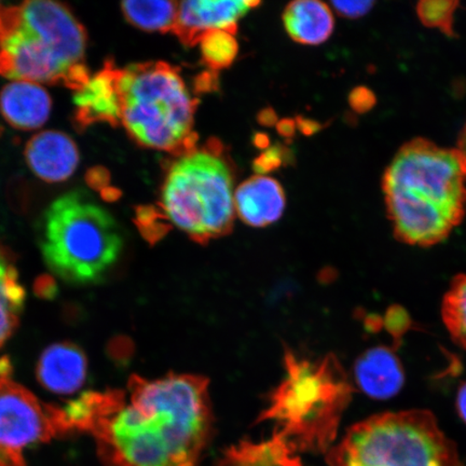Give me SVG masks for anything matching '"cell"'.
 <instances>
[{
    "label": "cell",
    "mask_w": 466,
    "mask_h": 466,
    "mask_svg": "<svg viewBox=\"0 0 466 466\" xmlns=\"http://www.w3.org/2000/svg\"><path fill=\"white\" fill-rule=\"evenodd\" d=\"M211 425L208 379L132 376L129 395L97 393L87 432L112 466H196Z\"/></svg>",
    "instance_id": "6da1fadb"
},
{
    "label": "cell",
    "mask_w": 466,
    "mask_h": 466,
    "mask_svg": "<svg viewBox=\"0 0 466 466\" xmlns=\"http://www.w3.org/2000/svg\"><path fill=\"white\" fill-rule=\"evenodd\" d=\"M382 189L396 238L413 247H433L465 217L466 160L458 149L412 139L390 163Z\"/></svg>",
    "instance_id": "7a4b0ae2"
},
{
    "label": "cell",
    "mask_w": 466,
    "mask_h": 466,
    "mask_svg": "<svg viewBox=\"0 0 466 466\" xmlns=\"http://www.w3.org/2000/svg\"><path fill=\"white\" fill-rule=\"evenodd\" d=\"M285 375L258 420L276 424V433L297 451L325 452L333 447L352 386L334 355L320 359L285 353Z\"/></svg>",
    "instance_id": "3957f363"
},
{
    "label": "cell",
    "mask_w": 466,
    "mask_h": 466,
    "mask_svg": "<svg viewBox=\"0 0 466 466\" xmlns=\"http://www.w3.org/2000/svg\"><path fill=\"white\" fill-rule=\"evenodd\" d=\"M232 167L218 139L177 156L161 189L160 212L168 225L207 243L229 233L235 219Z\"/></svg>",
    "instance_id": "277c9868"
},
{
    "label": "cell",
    "mask_w": 466,
    "mask_h": 466,
    "mask_svg": "<svg viewBox=\"0 0 466 466\" xmlns=\"http://www.w3.org/2000/svg\"><path fill=\"white\" fill-rule=\"evenodd\" d=\"M121 124L144 147L175 157L197 147L198 100L179 69L166 62L134 64L122 69Z\"/></svg>",
    "instance_id": "5b68a950"
},
{
    "label": "cell",
    "mask_w": 466,
    "mask_h": 466,
    "mask_svg": "<svg viewBox=\"0 0 466 466\" xmlns=\"http://www.w3.org/2000/svg\"><path fill=\"white\" fill-rule=\"evenodd\" d=\"M329 466H464L456 444L424 410L389 411L348 430Z\"/></svg>",
    "instance_id": "8992f818"
},
{
    "label": "cell",
    "mask_w": 466,
    "mask_h": 466,
    "mask_svg": "<svg viewBox=\"0 0 466 466\" xmlns=\"http://www.w3.org/2000/svg\"><path fill=\"white\" fill-rule=\"evenodd\" d=\"M122 244L112 215L78 192L58 198L46 213L44 258L64 281H100L118 259Z\"/></svg>",
    "instance_id": "52a82bcc"
},
{
    "label": "cell",
    "mask_w": 466,
    "mask_h": 466,
    "mask_svg": "<svg viewBox=\"0 0 466 466\" xmlns=\"http://www.w3.org/2000/svg\"><path fill=\"white\" fill-rule=\"evenodd\" d=\"M0 75L27 83L63 84L78 91L90 75L66 66L42 39L26 31L15 7L0 5Z\"/></svg>",
    "instance_id": "ba28073f"
},
{
    "label": "cell",
    "mask_w": 466,
    "mask_h": 466,
    "mask_svg": "<svg viewBox=\"0 0 466 466\" xmlns=\"http://www.w3.org/2000/svg\"><path fill=\"white\" fill-rule=\"evenodd\" d=\"M72 432L62 408L46 405L25 388L0 376V454L26 466L25 448Z\"/></svg>",
    "instance_id": "9c48e42d"
},
{
    "label": "cell",
    "mask_w": 466,
    "mask_h": 466,
    "mask_svg": "<svg viewBox=\"0 0 466 466\" xmlns=\"http://www.w3.org/2000/svg\"><path fill=\"white\" fill-rule=\"evenodd\" d=\"M15 11L21 25L48 45L67 66L86 68V33L67 8L35 0L17 5Z\"/></svg>",
    "instance_id": "30bf717a"
},
{
    "label": "cell",
    "mask_w": 466,
    "mask_h": 466,
    "mask_svg": "<svg viewBox=\"0 0 466 466\" xmlns=\"http://www.w3.org/2000/svg\"><path fill=\"white\" fill-rule=\"evenodd\" d=\"M259 5L258 2L241 0H187L178 3L177 25L172 32L182 44L188 46L199 44L204 35L212 31H226L236 35L238 21Z\"/></svg>",
    "instance_id": "8fae6325"
},
{
    "label": "cell",
    "mask_w": 466,
    "mask_h": 466,
    "mask_svg": "<svg viewBox=\"0 0 466 466\" xmlns=\"http://www.w3.org/2000/svg\"><path fill=\"white\" fill-rule=\"evenodd\" d=\"M122 69L107 62L104 69L95 77H90L86 84L76 91L75 105L77 107L76 120L81 127H87L96 122H107L116 127L121 122Z\"/></svg>",
    "instance_id": "7c38bea8"
},
{
    "label": "cell",
    "mask_w": 466,
    "mask_h": 466,
    "mask_svg": "<svg viewBox=\"0 0 466 466\" xmlns=\"http://www.w3.org/2000/svg\"><path fill=\"white\" fill-rule=\"evenodd\" d=\"M26 161L39 178L49 183L71 177L79 163L77 146L66 134L45 131L27 144Z\"/></svg>",
    "instance_id": "4fadbf2b"
},
{
    "label": "cell",
    "mask_w": 466,
    "mask_h": 466,
    "mask_svg": "<svg viewBox=\"0 0 466 466\" xmlns=\"http://www.w3.org/2000/svg\"><path fill=\"white\" fill-rule=\"evenodd\" d=\"M235 208L244 223L253 227L269 226L282 217L285 194L278 180L271 177H250L238 186Z\"/></svg>",
    "instance_id": "5bb4252c"
},
{
    "label": "cell",
    "mask_w": 466,
    "mask_h": 466,
    "mask_svg": "<svg viewBox=\"0 0 466 466\" xmlns=\"http://www.w3.org/2000/svg\"><path fill=\"white\" fill-rule=\"evenodd\" d=\"M86 359L72 343H57L46 349L37 366V378L46 389L57 394H71L83 386Z\"/></svg>",
    "instance_id": "9a60e30c"
},
{
    "label": "cell",
    "mask_w": 466,
    "mask_h": 466,
    "mask_svg": "<svg viewBox=\"0 0 466 466\" xmlns=\"http://www.w3.org/2000/svg\"><path fill=\"white\" fill-rule=\"evenodd\" d=\"M0 110L16 129L35 130L49 118L51 98L37 84L15 81L0 93Z\"/></svg>",
    "instance_id": "2e32d148"
},
{
    "label": "cell",
    "mask_w": 466,
    "mask_h": 466,
    "mask_svg": "<svg viewBox=\"0 0 466 466\" xmlns=\"http://www.w3.org/2000/svg\"><path fill=\"white\" fill-rule=\"evenodd\" d=\"M355 380L372 399H391L400 392L405 375L396 355L384 347L369 350L355 364Z\"/></svg>",
    "instance_id": "e0dca14e"
},
{
    "label": "cell",
    "mask_w": 466,
    "mask_h": 466,
    "mask_svg": "<svg viewBox=\"0 0 466 466\" xmlns=\"http://www.w3.org/2000/svg\"><path fill=\"white\" fill-rule=\"evenodd\" d=\"M285 29L296 43L320 45L330 37L335 21L329 5L318 0L290 3L283 15Z\"/></svg>",
    "instance_id": "ac0fdd59"
},
{
    "label": "cell",
    "mask_w": 466,
    "mask_h": 466,
    "mask_svg": "<svg viewBox=\"0 0 466 466\" xmlns=\"http://www.w3.org/2000/svg\"><path fill=\"white\" fill-rule=\"evenodd\" d=\"M299 451L281 435L270 440L241 441L226 451L218 466H304Z\"/></svg>",
    "instance_id": "d6986e66"
},
{
    "label": "cell",
    "mask_w": 466,
    "mask_h": 466,
    "mask_svg": "<svg viewBox=\"0 0 466 466\" xmlns=\"http://www.w3.org/2000/svg\"><path fill=\"white\" fill-rule=\"evenodd\" d=\"M25 290L7 249L0 246V346L13 335L25 306Z\"/></svg>",
    "instance_id": "ffe728a7"
},
{
    "label": "cell",
    "mask_w": 466,
    "mask_h": 466,
    "mask_svg": "<svg viewBox=\"0 0 466 466\" xmlns=\"http://www.w3.org/2000/svg\"><path fill=\"white\" fill-rule=\"evenodd\" d=\"M121 8L127 20L144 31L167 33L177 25L178 3L137 0L122 3Z\"/></svg>",
    "instance_id": "44dd1931"
},
{
    "label": "cell",
    "mask_w": 466,
    "mask_h": 466,
    "mask_svg": "<svg viewBox=\"0 0 466 466\" xmlns=\"http://www.w3.org/2000/svg\"><path fill=\"white\" fill-rule=\"evenodd\" d=\"M441 319L453 342L466 350V275L452 279L442 299Z\"/></svg>",
    "instance_id": "7402d4cb"
},
{
    "label": "cell",
    "mask_w": 466,
    "mask_h": 466,
    "mask_svg": "<svg viewBox=\"0 0 466 466\" xmlns=\"http://www.w3.org/2000/svg\"><path fill=\"white\" fill-rule=\"evenodd\" d=\"M202 61L209 71L218 73L229 67L238 55L235 35L226 31H212L201 38Z\"/></svg>",
    "instance_id": "603a6c76"
},
{
    "label": "cell",
    "mask_w": 466,
    "mask_h": 466,
    "mask_svg": "<svg viewBox=\"0 0 466 466\" xmlns=\"http://www.w3.org/2000/svg\"><path fill=\"white\" fill-rule=\"evenodd\" d=\"M458 5V2L450 0H424L418 4L417 14L425 26L440 29L452 36L453 15Z\"/></svg>",
    "instance_id": "cb8c5ba5"
},
{
    "label": "cell",
    "mask_w": 466,
    "mask_h": 466,
    "mask_svg": "<svg viewBox=\"0 0 466 466\" xmlns=\"http://www.w3.org/2000/svg\"><path fill=\"white\" fill-rule=\"evenodd\" d=\"M137 221L146 240L155 242L171 229L160 209L156 208H141L137 209Z\"/></svg>",
    "instance_id": "d4e9b609"
},
{
    "label": "cell",
    "mask_w": 466,
    "mask_h": 466,
    "mask_svg": "<svg viewBox=\"0 0 466 466\" xmlns=\"http://www.w3.org/2000/svg\"><path fill=\"white\" fill-rule=\"evenodd\" d=\"M287 149L282 146L268 147L258 159L254 161V170L259 174L270 173L277 170L287 159Z\"/></svg>",
    "instance_id": "484cf974"
},
{
    "label": "cell",
    "mask_w": 466,
    "mask_h": 466,
    "mask_svg": "<svg viewBox=\"0 0 466 466\" xmlns=\"http://www.w3.org/2000/svg\"><path fill=\"white\" fill-rule=\"evenodd\" d=\"M331 5L340 15L349 19H358L370 13L374 2H333Z\"/></svg>",
    "instance_id": "4316f807"
},
{
    "label": "cell",
    "mask_w": 466,
    "mask_h": 466,
    "mask_svg": "<svg viewBox=\"0 0 466 466\" xmlns=\"http://www.w3.org/2000/svg\"><path fill=\"white\" fill-rule=\"evenodd\" d=\"M375 102L374 95L364 86L357 87V89L352 91L351 96H350V104H351L355 112L358 113L367 112V110L374 106Z\"/></svg>",
    "instance_id": "83f0119b"
},
{
    "label": "cell",
    "mask_w": 466,
    "mask_h": 466,
    "mask_svg": "<svg viewBox=\"0 0 466 466\" xmlns=\"http://www.w3.org/2000/svg\"><path fill=\"white\" fill-rule=\"evenodd\" d=\"M218 87V73H203L196 81V90L198 92H211Z\"/></svg>",
    "instance_id": "f1b7e54d"
},
{
    "label": "cell",
    "mask_w": 466,
    "mask_h": 466,
    "mask_svg": "<svg viewBox=\"0 0 466 466\" xmlns=\"http://www.w3.org/2000/svg\"><path fill=\"white\" fill-rule=\"evenodd\" d=\"M296 127V121L293 119H284L277 124L278 132L285 138L294 137Z\"/></svg>",
    "instance_id": "f546056e"
},
{
    "label": "cell",
    "mask_w": 466,
    "mask_h": 466,
    "mask_svg": "<svg viewBox=\"0 0 466 466\" xmlns=\"http://www.w3.org/2000/svg\"><path fill=\"white\" fill-rule=\"evenodd\" d=\"M296 126L299 127V129L302 133H305L306 136H311V134H313L314 132H317L319 127V126L317 124L316 121L305 119V118H302V116H299V118H297Z\"/></svg>",
    "instance_id": "4dcf8cb0"
},
{
    "label": "cell",
    "mask_w": 466,
    "mask_h": 466,
    "mask_svg": "<svg viewBox=\"0 0 466 466\" xmlns=\"http://www.w3.org/2000/svg\"><path fill=\"white\" fill-rule=\"evenodd\" d=\"M258 122L262 126L271 127L278 124V116L275 110L271 108H266L261 110L258 115Z\"/></svg>",
    "instance_id": "1f68e13d"
},
{
    "label": "cell",
    "mask_w": 466,
    "mask_h": 466,
    "mask_svg": "<svg viewBox=\"0 0 466 466\" xmlns=\"http://www.w3.org/2000/svg\"><path fill=\"white\" fill-rule=\"evenodd\" d=\"M457 408L459 416L461 417L462 420L466 423V383L460 388L457 396Z\"/></svg>",
    "instance_id": "d6a6232c"
},
{
    "label": "cell",
    "mask_w": 466,
    "mask_h": 466,
    "mask_svg": "<svg viewBox=\"0 0 466 466\" xmlns=\"http://www.w3.org/2000/svg\"><path fill=\"white\" fill-rule=\"evenodd\" d=\"M254 143L258 148L267 149L269 147V137L266 134L258 133L254 137Z\"/></svg>",
    "instance_id": "836d02e7"
},
{
    "label": "cell",
    "mask_w": 466,
    "mask_h": 466,
    "mask_svg": "<svg viewBox=\"0 0 466 466\" xmlns=\"http://www.w3.org/2000/svg\"><path fill=\"white\" fill-rule=\"evenodd\" d=\"M457 149L462 154L466 160V124L461 134H460L459 147Z\"/></svg>",
    "instance_id": "e575fe53"
},
{
    "label": "cell",
    "mask_w": 466,
    "mask_h": 466,
    "mask_svg": "<svg viewBox=\"0 0 466 466\" xmlns=\"http://www.w3.org/2000/svg\"><path fill=\"white\" fill-rule=\"evenodd\" d=\"M9 371V363L7 360L4 362V360H0V376H5L8 375Z\"/></svg>",
    "instance_id": "d590c367"
},
{
    "label": "cell",
    "mask_w": 466,
    "mask_h": 466,
    "mask_svg": "<svg viewBox=\"0 0 466 466\" xmlns=\"http://www.w3.org/2000/svg\"><path fill=\"white\" fill-rule=\"evenodd\" d=\"M0 466H13L5 459L3 454H0Z\"/></svg>",
    "instance_id": "8d00e7d4"
}]
</instances>
